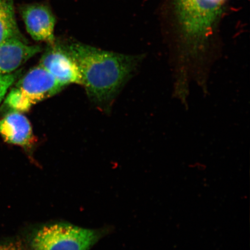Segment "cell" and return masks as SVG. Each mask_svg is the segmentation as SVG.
Listing matches in <instances>:
<instances>
[{
	"instance_id": "cell-1",
	"label": "cell",
	"mask_w": 250,
	"mask_h": 250,
	"mask_svg": "<svg viewBox=\"0 0 250 250\" xmlns=\"http://www.w3.org/2000/svg\"><path fill=\"white\" fill-rule=\"evenodd\" d=\"M63 42L79 67L82 86L88 98L107 109L135 76L146 58L145 54H123L79 42Z\"/></svg>"
},
{
	"instance_id": "cell-2",
	"label": "cell",
	"mask_w": 250,
	"mask_h": 250,
	"mask_svg": "<svg viewBox=\"0 0 250 250\" xmlns=\"http://www.w3.org/2000/svg\"><path fill=\"white\" fill-rule=\"evenodd\" d=\"M101 236L97 230L54 223L34 228L24 243L29 250H89Z\"/></svg>"
},
{
	"instance_id": "cell-3",
	"label": "cell",
	"mask_w": 250,
	"mask_h": 250,
	"mask_svg": "<svg viewBox=\"0 0 250 250\" xmlns=\"http://www.w3.org/2000/svg\"><path fill=\"white\" fill-rule=\"evenodd\" d=\"M64 87L39 64L17 81L6 97L4 105L9 111L24 113L37 103L61 92Z\"/></svg>"
},
{
	"instance_id": "cell-4",
	"label": "cell",
	"mask_w": 250,
	"mask_h": 250,
	"mask_svg": "<svg viewBox=\"0 0 250 250\" xmlns=\"http://www.w3.org/2000/svg\"><path fill=\"white\" fill-rule=\"evenodd\" d=\"M39 65L65 87L70 84L82 85V77L76 61L67 51L63 42L48 44Z\"/></svg>"
},
{
	"instance_id": "cell-5",
	"label": "cell",
	"mask_w": 250,
	"mask_h": 250,
	"mask_svg": "<svg viewBox=\"0 0 250 250\" xmlns=\"http://www.w3.org/2000/svg\"><path fill=\"white\" fill-rule=\"evenodd\" d=\"M21 14L31 38L48 44L55 42L56 18L49 6L40 3L24 5Z\"/></svg>"
},
{
	"instance_id": "cell-6",
	"label": "cell",
	"mask_w": 250,
	"mask_h": 250,
	"mask_svg": "<svg viewBox=\"0 0 250 250\" xmlns=\"http://www.w3.org/2000/svg\"><path fill=\"white\" fill-rule=\"evenodd\" d=\"M0 135L5 143L30 151L37 139L30 122L23 113L11 111L0 120Z\"/></svg>"
},
{
	"instance_id": "cell-7",
	"label": "cell",
	"mask_w": 250,
	"mask_h": 250,
	"mask_svg": "<svg viewBox=\"0 0 250 250\" xmlns=\"http://www.w3.org/2000/svg\"><path fill=\"white\" fill-rule=\"evenodd\" d=\"M42 51V46L29 45L26 40L6 41L0 44V75L14 73Z\"/></svg>"
},
{
	"instance_id": "cell-8",
	"label": "cell",
	"mask_w": 250,
	"mask_h": 250,
	"mask_svg": "<svg viewBox=\"0 0 250 250\" xmlns=\"http://www.w3.org/2000/svg\"><path fill=\"white\" fill-rule=\"evenodd\" d=\"M13 39L26 40L16 21L14 0H0V44Z\"/></svg>"
},
{
	"instance_id": "cell-9",
	"label": "cell",
	"mask_w": 250,
	"mask_h": 250,
	"mask_svg": "<svg viewBox=\"0 0 250 250\" xmlns=\"http://www.w3.org/2000/svg\"><path fill=\"white\" fill-rule=\"evenodd\" d=\"M21 76V70H18L11 74L0 75V104L4 101L9 88Z\"/></svg>"
},
{
	"instance_id": "cell-10",
	"label": "cell",
	"mask_w": 250,
	"mask_h": 250,
	"mask_svg": "<svg viewBox=\"0 0 250 250\" xmlns=\"http://www.w3.org/2000/svg\"><path fill=\"white\" fill-rule=\"evenodd\" d=\"M0 250H29L20 239H8L0 241Z\"/></svg>"
}]
</instances>
